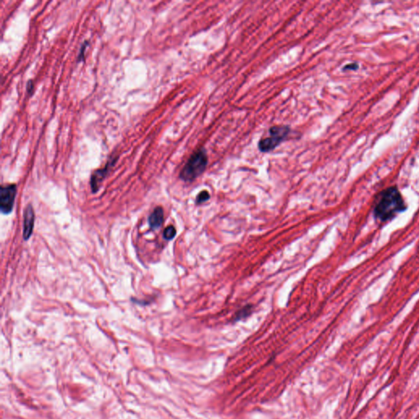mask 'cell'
I'll use <instances>...</instances> for the list:
<instances>
[{
	"instance_id": "6da1fadb",
	"label": "cell",
	"mask_w": 419,
	"mask_h": 419,
	"mask_svg": "<svg viewBox=\"0 0 419 419\" xmlns=\"http://www.w3.org/2000/svg\"><path fill=\"white\" fill-rule=\"evenodd\" d=\"M376 200L374 216L381 222L391 220L406 209L404 199L397 187H390L381 191Z\"/></svg>"
},
{
	"instance_id": "7a4b0ae2",
	"label": "cell",
	"mask_w": 419,
	"mask_h": 419,
	"mask_svg": "<svg viewBox=\"0 0 419 419\" xmlns=\"http://www.w3.org/2000/svg\"><path fill=\"white\" fill-rule=\"evenodd\" d=\"M208 164V157L204 148H200L191 155L180 174V178L185 182H192L202 175Z\"/></svg>"
},
{
	"instance_id": "3957f363",
	"label": "cell",
	"mask_w": 419,
	"mask_h": 419,
	"mask_svg": "<svg viewBox=\"0 0 419 419\" xmlns=\"http://www.w3.org/2000/svg\"><path fill=\"white\" fill-rule=\"evenodd\" d=\"M290 131V128L285 125L272 126L269 130V137L262 139L258 143L259 151L262 153H269L274 150L287 139Z\"/></svg>"
},
{
	"instance_id": "277c9868",
	"label": "cell",
	"mask_w": 419,
	"mask_h": 419,
	"mask_svg": "<svg viewBox=\"0 0 419 419\" xmlns=\"http://www.w3.org/2000/svg\"><path fill=\"white\" fill-rule=\"evenodd\" d=\"M17 194L16 184L2 186L0 192V210L3 214H10L13 211V205Z\"/></svg>"
},
{
	"instance_id": "5b68a950",
	"label": "cell",
	"mask_w": 419,
	"mask_h": 419,
	"mask_svg": "<svg viewBox=\"0 0 419 419\" xmlns=\"http://www.w3.org/2000/svg\"><path fill=\"white\" fill-rule=\"evenodd\" d=\"M116 161H117V158H111L107 161L106 166L102 168V169H100V170H97L92 175L90 185H91V189L93 191V193H95L99 191L100 184L102 183L105 177L107 176V174L109 173L110 170L112 169V166L115 165Z\"/></svg>"
},
{
	"instance_id": "8992f818",
	"label": "cell",
	"mask_w": 419,
	"mask_h": 419,
	"mask_svg": "<svg viewBox=\"0 0 419 419\" xmlns=\"http://www.w3.org/2000/svg\"><path fill=\"white\" fill-rule=\"evenodd\" d=\"M35 224V212L31 205H29L24 213V224H23V238L27 241L33 233Z\"/></svg>"
},
{
	"instance_id": "52a82bcc",
	"label": "cell",
	"mask_w": 419,
	"mask_h": 419,
	"mask_svg": "<svg viewBox=\"0 0 419 419\" xmlns=\"http://www.w3.org/2000/svg\"><path fill=\"white\" fill-rule=\"evenodd\" d=\"M164 221V211L160 206L156 207L148 217V224L151 229L156 230L160 228Z\"/></svg>"
},
{
	"instance_id": "ba28073f",
	"label": "cell",
	"mask_w": 419,
	"mask_h": 419,
	"mask_svg": "<svg viewBox=\"0 0 419 419\" xmlns=\"http://www.w3.org/2000/svg\"><path fill=\"white\" fill-rule=\"evenodd\" d=\"M252 312V305H246L245 307L242 308V309H241V310H239V311L236 313V315H235V316H234V319L236 320V321H239V320H241L242 319H245V318L248 317L249 315H251Z\"/></svg>"
},
{
	"instance_id": "9c48e42d",
	"label": "cell",
	"mask_w": 419,
	"mask_h": 419,
	"mask_svg": "<svg viewBox=\"0 0 419 419\" xmlns=\"http://www.w3.org/2000/svg\"><path fill=\"white\" fill-rule=\"evenodd\" d=\"M176 235V229L175 227L172 226V225H170V226H168L167 228H165V230H164V234H163V237H164V239L165 240H171V239H173Z\"/></svg>"
},
{
	"instance_id": "30bf717a",
	"label": "cell",
	"mask_w": 419,
	"mask_h": 419,
	"mask_svg": "<svg viewBox=\"0 0 419 419\" xmlns=\"http://www.w3.org/2000/svg\"><path fill=\"white\" fill-rule=\"evenodd\" d=\"M210 198L211 196L207 191H202L197 197V203L201 204L206 202V201H208Z\"/></svg>"
},
{
	"instance_id": "8fae6325",
	"label": "cell",
	"mask_w": 419,
	"mask_h": 419,
	"mask_svg": "<svg viewBox=\"0 0 419 419\" xmlns=\"http://www.w3.org/2000/svg\"><path fill=\"white\" fill-rule=\"evenodd\" d=\"M88 46H89V41H84L81 47H80V49L79 55H78V58H77V61H79L80 62V61H84V53L86 51V48H88Z\"/></svg>"
},
{
	"instance_id": "7c38bea8",
	"label": "cell",
	"mask_w": 419,
	"mask_h": 419,
	"mask_svg": "<svg viewBox=\"0 0 419 419\" xmlns=\"http://www.w3.org/2000/svg\"><path fill=\"white\" fill-rule=\"evenodd\" d=\"M359 69V65L357 63H350L347 64L345 66V67L343 68L344 71H346V70H351V71H356Z\"/></svg>"
},
{
	"instance_id": "4fadbf2b",
	"label": "cell",
	"mask_w": 419,
	"mask_h": 419,
	"mask_svg": "<svg viewBox=\"0 0 419 419\" xmlns=\"http://www.w3.org/2000/svg\"><path fill=\"white\" fill-rule=\"evenodd\" d=\"M26 87H27V89H27V93H28L29 95H31L32 93H33L34 89L33 81H32L31 80H30L27 82V85H26Z\"/></svg>"
}]
</instances>
